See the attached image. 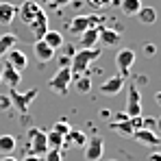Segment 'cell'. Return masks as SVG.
<instances>
[{"label": "cell", "mask_w": 161, "mask_h": 161, "mask_svg": "<svg viewBox=\"0 0 161 161\" xmlns=\"http://www.w3.org/2000/svg\"><path fill=\"white\" fill-rule=\"evenodd\" d=\"M100 57V48H80L76 53H72L70 59V72L72 76H80L87 72V68Z\"/></svg>", "instance_id": "6da1fadb"}, {"label": "cell", "mask_w": 161, "mask_h": 161, "mask_svg": "<svg viewBox=\"0 0 161 161\" xmlns=\"http://www.w3.org/2000/svg\"><path fill=\"white\" fill-rule=\"evenodd\" d=\"M26 150H28V155L44 157L46 150H48L46 131H42V129H37V126H31V129L26 131Z\"/></svg>", "instance_id": "7a4b0ae2"}, {"label": "cell", "mask_w": 161, "mask_h": 161, "mask_svg": "<svg viewBox=\"0 0 161 161\" xmlns=\"http://www.w3.org/2000/svg\"><path fill=\"white\" fill-rule=\"evenodd\" d=\"M39 94V87H33L28 92H18V87H11L9 89V100H11V107H15L20 113H28V109L33 105V100L37 98Z\"/></svg>", "instance_id": "3957f363"}, {"label": "cell", "mask_w": 161, "mask_h": 161, "mask_svg": "<svg viewBox=\"0 0 161 161\" xmlns=\"http://www.w3.org/2000/svg\"><path fill=\"white\" fill-rule=\"evenodd\" d=\"M103 24H105V18H103V15H96V13H83V15H76V18L68 24V31H70V35H76V37H79L80 33H85L87 28L103 26Z\"/></svg>", "instance_id": "277c9868"}, {"label": "cell", "mask_w": 161, "mask_h": 161, "mask_svg": "<svg viewBox=\"0 0 161 161\" xmlns=\"http://www.w3.org/2000/svg\"><path fill=\"white\" fill-rule=\"evenodd\" d=\"M72 72H70V68H59L57 70V74H54L53 79L48 80V87L53 89L54 94H68V89H70V85H72Z\"/></svg>", "instance_id": "5b68a950"}, {"label": "cell", "mask_w": 161, "mask_h": 161, "mask_svg": "<svg viewBox=\"0 0 161 161\" xmlns=\"http://www.w3.org/2000/svg\"><path fill=\"white\" fill-rule=\"evenodd\" d=\"M129 89V98H126V111L124 115L126 118H135V115H142V94L137 89V85H126Z\"/></svg>", "instance_id": "8992f818"}, {"label": "cell", "mask_w": 161, "mask_h": 161, "mask_svg": "<svg viewBox=\"0 0 161 161\" xmlns=\"http://www.w3.org/2000/svg\"><path fill=\"white\" fill-rule=\"evenodd\" d=\"M83 148H85V159L87 161H100L103 155H105V142H103L100 135L87 137V144Z\"/></svg>", "instance_id": "52a82bcc"}, {"label": "cell", "mask_w": 161, "mask_h": 161, "mask_svg": "<svg viewBox=\"0 0 161 161\" xmlns=\"http://www.w3.org/2000/svg\"><path fill=\"white\" fill-rule=\"evenodd\" d=\"M133 63H135V50L133 48H120L115 53V68H118L120 76L129 74V70L133 68Z\"/></svg>", "instance_id": "ba28073f"}, {"label": "cell", "mask_w": 161, "mask_h": 161, "mask_svg": "<svg viewBox=\"0 0 161 161\" xmlns=\"http://www.w3.org/2000/svg\"><path fill=\"white\" fill-rule=\"evenodd\" d=\"M39 9H42L39 2H35V0H24V2L18 7V18L28 26V24L35 20V15L39 13Z\"/></svg>", "instance_id": "9c48e42d"}, {"label": "cell", "mask_w": 161, "mask_h": 161, "mask_svg": "<svg viewBox=\"0 0 161 161\" xmlns=\"http://www.w3.org/2000/svg\"><path fill=\"white\" fill-rule=\"evenodd\" d=\"M4 63H9L13 70H18L20 74L26 70V65H28V59H26V54L22 53V50H15V48H11L9 53L4 54Z\"/></svg>", "instance_id": "30bf717a"}, {"label": "cell", "mask_w": 161, "mask_h": 161, "mask_svg": "<svg viewBox=\"0 0 161 161\" xmlns=\"http://www.w3.org/2000/svg\"><path fill=\"white\" fill-rule=\"evenodd\" d=\"M28 31L35 35V42L44 37V33L48 31V15H46V11H44V9H39V13L35 15V20L28 24Z\"/></svg>", "instance_id": "8fae6325"}, {"label": "cell", "mask_w": 161, "mask_h": 161, "mask_svg": "<svg viewBox=\"0 0 161 161\" xmlns=\"http://www.w3.org/2000/svg\"><path fill=\"white\" fill-rule=\"evenodd\" d=\"M131 137H133L137 144H144V146H148V148H157V146H159L157 133H155V131H148V129H137V131H133Z\"/></svg>", "instance_id": "7c38bea8"}, {"label": "cell", "mask_w": 161, "mask_h": 161, "mask_svg": "<svg viewBox=\"0 0 161 161\" xmlns=\"http://www.w3.org/2000/svg\"><path fill=\"white\" fill-rule=\"evenodd\" d=\"M0 80L11 89V87H18L20 85V80H22V74L18 72V70H13L9 63H4L2 68H0Z\"/></svg>", "instance_id": "4fadbf2b"}, {"label": "cell", "mask_w": 161, "mask_h": 161, "mask_svg": "<svg viewBox=\"0 0 161 161\" xmlns=\"http://www.w3.org/2000/svg\"><path fill=\"white\" fill-rule=\"evenodd\" d=\"M33 53H35V59L39 61V63H48V61H53L57 50H53L48 44H44L42 39H37L35 44H33Z\"/></svg>", "instance_id": "5bb4252c"}, {"label": "cell", "mask_w": 161, "mask_h": 161, "mask_svg": "<svg viewBox=\"0 0 161 161\" xmlns=\"http://www.w3.org/2000/svg\"><path fill=\"white\" fill-rule=\"evenodd\" d=\"M18 18V7L13 2L0 0V26H9Z\"/></svg>", "instance_id": "9a60e30c"}, {"label": "cell", "mask_w": 161, "mask_h": 161, "mask_svg": "<svg viewBox=\"0 0 161 161\" xmlns=\"http://www.w3.org/2000/svg\"><path fill=\"white\" fill-rule=\"evenodd\" d=\"M98 35H100V26H92V28H87L85 33H80L79 35V48H96Z\"/></svg>", "instance_id": "2e32d148"}, {"label": "cell", "mask_w": 161, "mask_h": 161, "mask_svg": "<svg viewBox=\"0 0 161 161\" xmlns=\"http://www.w3.org/2000/svg\"><path fill=\"white\" fill-rule=\"evenodd\" d=\"M122 87H124V76H111L103 83V87H100V92L105 94V96H115V94H120L122 92Z\"/></svg>", "instance_id": "e0dca14e"}, {"label": "cell", "mask_w": 161, "mask_h": 161, "mask_svg": "<svg viewBox=\"0 0 161 161\" xmlns=\"http://www.w3.org/2000/svg\"><path fill=\"white\" fill-rule=\"evenodd\" d=\"M120 39H122V35L118 33V31H113V28L109 26H100V35H98V42H103V44H109V46H115V44H120Z\"/></svg>", "instance_id": "ac0fdd59"}, {"label": "cell", "mask_w": 161, "mask_h": 161, "mask_svg": "<svg viewBox=\"0 0 161 161\" xmlns=\"http://www.w3.org/2000/svg\"><path fill=\"white\" fill-rule=\"evenodd\" d=\"M85 144H87V135L83 133V131L70 129V133L63 137V146H79V148H83Z\"/></svg>", "instance_id": "d6986e66"}, {"label": "cell", "mask_w": 161, "mask_h": 161, "mask_svg": "<svg viewBox=\"0 0 161 161\" xmlns=\"http://www.w3.org/2000/svg\"><path fill=\"white\" fill-rule=\"evenodd\" d=\"M42 42H44V44H48L53 50H59V48L63 46V35H61L59 31H50V28H48V31L44 33Z\"/></svg>", "instance_id": "ffe728a7"}, {"label": "cell", "mask_w": 161, "mask_h": 161, "mask_svg": "<svg viewBox=\"0 0 161 161\" xmlns=\"http://www.w3.org/2000/svg\"><path fill=\"white\" fill-rule=\"evenodd\" d=\"M15 44H18V35H15V33H4V35H0V57H4L11 48H15Z\"/></svg>", "instance_id": "44dd1931"}, {"label": "cell", "mask_w": 161, "mask_h": 161, "mask_svg": "<svg viewBox=\"0 0 161 161\" xmlns=\"http://www.w3.org/2000/svg\"><path fill=\"white\" fill-rule=\"evenodd\" d=\"M135 15H137V20H139L142 24H155V22H157V11H155L153 7H142Z\"/></svg>", "instance_id": "7402d4cb"}, {"label": "cell", "mask_w": 161, "mask_h": 161, "mask_svg": "<svg viewBox=\"0 0 161 161\" xmlns=\"http://www.w3.org/2000/svg\"><path fill=\"white\" fill-rule=\"evenodd\" d=\"M15 150V137L13 135H0V155L7 157V155H13Z\"/></svg>", "instance_id": "603a6c76"}, {"label": "cell", "mask_w": 161, "mask_h": 161, "mask_svg": "<svg viewBox=\"0 0 161 161\" xmlns=\"http://www.w3.org/2000/svg\"><path fill=\"white\" fill-rule=\"evenodd\" d=\"M120 9H122V13H126V15H135V13L142 9V0H122V2H120Z\"/></svg>", "instance_id": "cb8c5ba5"}, {"label": "cell", "mask_w": 161, "mask_h": 161, "mask_svg": "<svg viewBox=\"0 0 161 161\" xmlns=\"http://www.w3.org/2000/svg\"><path fill=\"white\" fill-rule=\"evenodd\" d=\"M74 87H76V92H79V94H89V89H92V76L80 74L79 79L74 80Z\"/></svg>", "instance_id": "d4e9b609"}, {"label": "cell", "mask_w": 161, "mask_h": 161, "mask_svg": "<svg viewBox=\"0 0 161 161\" xmlns=\"http://www.w3.org/2000/svg\"><path fill=\"white\" fill-rule=\"evenodd\" d=\"M111 129L118 131V133H124V135H133V124H131V118L122 120V122H111Z\"/></svg>", "instance_id": "484cf974"}, {"label": "cell", "mask_w": 161, "mask_h": 161, "mask_svg": "<svg viewBox=\"0 0 161 161\" xmlns=\"http://www.w3.org/2000/svg\"><path fill=\"white\" fill-rule=\"evenodd\" d=\"M46 142H48V148H54V150H61L63 148V137L59 133H54V131L46 133Z\"/></svg>", "instance_id": "4316f807"}, {"label": "cell", "mask_w": 161, "mask_h": 161, "mask_svg": "<svg viewBox=\"0 0 161 161\" xmlns=\"http://www.w3.org/2000/svg\"><path fill=\"white\" fill-rule=\"evenodd\" d=\"M157 126H159V120L157 118H150V115H142V129H148V131H155L157 133Z\"/></svg>", "instance_id": "83f0119b"}, {"label": "cell", "mask_w": 161, "mask_h": 161, "mask_svg": "<svg viewBox=\"0 0 161 161\" xmlns=\"http://www.w3.org/2000/svg\"><path fill=\"white\" fill-rule=\"evenodd\" d=\"M70 129H72V126H70L65 120H61V122H54V126H53V131H54V133H59L61 137H65V135L70 133Z\"/></svg>", "instance_id": "f1b7e54d"}, {"label": "cell", "mask_w": 161, "mask_h": 161, "mask_svg": "<svg viewBox=\"0 0 161 161\" xmlns=\"http://www.w3.org/2000/svg\"><path fill=\"white\" fill-rule=\"evenodd\" d=\"M42 161H63V155H61V150L48 148V150H46V155L42 157Z\"/></svg>", "instance_id": "f546056e"}, {"label": "cell", "mask_w": 161, "mask_h": 161, "mask_svg": "<svg viewBox=\"0 0 161 161\" xmlns=\"http://www.w3.org/2000/svg\"><path fill=\"white\" fill-rule=\"evenodd\" d=\"M115 0H87V4L96 7V9H105V7H111Z\"/></svg>", "instance_id": "4dcf8cb0"}, {"label": "cell", "mask_w": 161, "mask_h": 161, "mask_svg": "<svg viewBox=\"0 0 161 161\" xmlns=\"http://www.w3.org/2000/svg\"><path fill=\"white\" fill-rule=\"evenodd\" d=\"M74 0H48V7H53V9H61V7H68V4H72Z\"/></svg>", "instance_id": "1f68e13d"}, {"label": "cell", "mask_w": 161, "mask_h": 161, "mask_svg": "<svg viewBox=\"0 0 161 161\" xmlns=\"http://www.w3.org/2000/svg\"><path fill=\"white\" fill-rule=\"evenodd\" d=\"M155 53H157V46L155 44H146L144 46V54L146 57H155Z\"/></svg>", "instance_id": "d6a6232c"}, {"label": "cell", "mask_w": 161, "mask_h": 161, "mask_svg": "<svg viewBox=\"0 0 161 161\" xmlns=\"http://www.w3.org/2000/svg\"><path fill=\"white\" fill-rule=\"evenodd\" d=\"M11 107V100H9V96H0V109L4 111V109Z\"/></svg>", "instance_id": "836d02e7"}, {"label": "cell", "mask_w": 161, "mask_h": 161, "mask_svg": "<svg viewBox=\"0 0 161 161\" xmlns=\"http://www.w3.org/2000/svg\"><path fill=\"white\" fill-rule=\"evenodd\" d=\"M148 161H161V155L155 150V153H150V157H148Z\"/></svg>", "instance_id": "e575fe53"}, {"label": "cell", "mask_w": 161, "mask_h": 161, "mask_svg": "<svg viewBox=\"0 0 161 161\" xmlns=\"http://www.w3.org/2000/svg\"><path fill=\"white\" fill-rule=\"evenodd\" d=\"M22 161H42V157H37V155H26Z\"/></svg>", "instance_id": "d590c367"}, {"label": "cell", "mask_w": 161, "mask_h": 161, "mask_svg": "<svg viewBox=\"0 0 161 161\" xmlns=\"http://www.w3.org/2000/svg\"><path fill=\"white\" fill-rule=\"evenodd\" d=\"M0 161H18V159H15V157H11V155H7V157H2Z\"/></svg>", "instance_id": "8d00e7d4"}, {"label": "cell", "mask_w": 161, "mask_h": 161, "mask_svg": "<svg viewBox=\"0 0 161 161\" xmlns=\"http://www.w3.org/2000/svg\"><path fill=\"white\" fill-rule=\"evenodd\" d=\"M39 2H44V4H48V0H39Z\"/></svg>", "instance_id": "74e56055"}, {"label": "cell", "mask_w": 161, "mask_h": 161, "mask_svg": "<svg viewBox=\"0 0 161 161\" xmlns=\"http://www.w3.org/2000/svg\"><path fill=\"white\" fill-rule=\"evenodd\" d=\"M109 161H115V159H109Z\"/></svg>", "instance_id": "f35d334b"}, {"label": "cell", "mask_w": 161, "mask_h": 161, "mask_svg": "<svg viewBox=\"0 0 161 161\" xmlns=\"http://www.w3.org/2000/svg\"><path fill=\"white\" fill-rule=\"evenodd\" d=\"M0 83H2V80H0Z\"/></svg>", "instance_id": "ab89813d"}]
</instances>
